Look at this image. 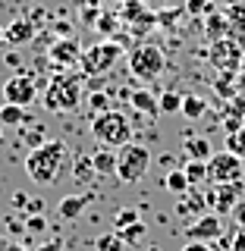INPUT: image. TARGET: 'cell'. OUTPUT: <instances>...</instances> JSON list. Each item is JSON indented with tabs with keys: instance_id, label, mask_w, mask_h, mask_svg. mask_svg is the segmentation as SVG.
<instances>
[{
	"instance_id": "cell-1",
	"label": "cell",
	"mask_w": 245,
	"mask_h": 251,
	"mask_svg": "<svg viewBox=\"0 0 245 251\" xmlns=\"http://www.w3.org/2000/svg\"><path fill=\"white\" fill-rule=\"evenodd\" d=\"M63 160H66V145L51 138V141H44V145L28 151L26 173H28L31 182H38V185H54L63 173Z\"/></svg>"
},
{
	"instance_id": "cell-2",
	"label": "cell",
	"mask_w": 245,
	"mask_h": 251,
	"mask_svg": "<svg viewBox=\"0 0 245 251\" xmlns=\"http://www.w3.org/2000/svg\"><path fill=\"white\" fill-rule=\"evenodd\" d=\"M82 104V75L76 73H60L51 78L44 91V110L51 113H73Z\"/></svg>"
},
{
	"instance_id": "cell-3",
	"label": "cell",
	"mask_w": 245,
	"mask_h": 251,
	"mask_svg": "<svg viewBox=\"0 0 245 251\" xmlns=\"http://www.w3.org/2000/svg\"><path fill=\"white\" fill-rule=\"evenodd\" d=\"M91 135H94V141H98L101 148L120 151L123 145L132 141V123H129L126 113H120V110H107V113H101V116L91 120Z\"/></svg>"
},
{
	"instance_id": "cell-4",
	"label": "cell",
	"mask_w": 245,
	"mask_h": 251,
	"mask_svg": "<svg viewBox=\"0 0 245 251\" xmlns=\"http://www.w3.org/2000/svg\"><path fill=\"white\" fill-rule=\"evenodd\" d=\"M148 167H151V151H148L145 145H123L120 151H116V179L120 182H129L136 185L145 179Z\"/></svg>"
},
{
	"instance_id": "cell-5",
	"label": "cell",
	"mask_w": 245,
	"mask_h": 251,
	"mask_svg": "<svg viewBox=\"0 0 245 251\" xmlns=\"http://www.w3.org/2000/svg\"><path fill=\"white\" fill-rule=\"evenodd\" d=\"M120 57H123V47L116 41H101L94 47H85L82 50V73L85 75H107L120 63Z\"/></svg>"
},
{
	"instance_id": "cell-6",
	"label": "cell",
	"mask_w": 245,
	"mask_h": 251,
	"mask_svg": "<svg viewBox=\"0 0 245 251\" xmlns=\"http://www.w3.org/2000/svg\"><path fill=\"white\" fill-rule=\"evenodd\" d=\"M167 66L163 60V50L157 44H138L136 50L129 53V69L136 78H157Z\"/></svg>"
},
{
	"instance_id": "cell-7",
	"label": "cell",
	"mask_w": 245,
	"mask_h": 251,
	"mask_svg": "<svg viewBox=\"0 0 245 251\" xmlns=\"http://www.w3.org/2000/svg\"><path fill=\"white\" fill-rule=\"evenodd\" d=\"M242 176H245V167H242V160L236 154H230V151L211 154V160H208V182L226 185V182H242Z\"/></svg>"
},
{
	"instance_id": "cell-8",
	"label": "cell",
	"mask_w": 245,
	"mask_h": 251,
	"mask_svg": "<svg viewBox=\"0 0 245 251\" xmlns=\"http://www.w3.org/2000/svg\"><path fill=\"white\" fill-rule=\"evenodd\" d=\"M35 98H38V85H35V78H31V75L16 73V75L6 78V85H3V100H6V104L28 107Z\"/></svg>"
},
{
	"instance_id": "cell-9",
	"label": "cell",
	"mask_w": 245,
	"mask_h": 251,
	"mask_svg": "<svg viewBox=\"0 0 245 251\" xmlns=\"http://www.w3.org/2000/svg\"><path fill=\"white\" fill-rule=\"evenodd\" d=\"M47 60H51L54 66L60 69V73H69L76 63H82V44H79L76 38H60V41L51 44Z\"/></svg>"
},
{
	"instance_id": "cell-10",
	"label": "cell",
	"mask_w": 245,
	"mask_h": 251,
	"mask_svg": "<svg viewBox=\"0 0 245 251\" xmlns=\"http://www.w3.org/2000/svg\"><path fill=\"white\" fill-rule=\"evenodd\" d=\"M220 232H223V223H220V214H201L195 220L192 226L186 229L189 242H204V245H211V242L220 239Z\"/></svg>"
},
{
	"instance_id": "cell-11",
	"label": "cell",
	"mask_w": 245,
	"mask_h": 251,
	"mask_svg": "<svg viewBox=\"0 0 245 251\" xmlns=\"http://www.w3.org/2000/svg\"><path fill=\"white\" fill-rule=\"evenodd\" d=\"M242 192H245V182H226V185H214V192L208 198L217 214H233V207L242 201Z\"/></svg>"
},
{
	"instance_id": "cell-12",
	"label": "cell",
	"mask_w": 245,
	"mask_h": 251,
	"mask_svg": "<svg viewBox=\"0 0 245 251\" xmlns=\"http://www.w3.org/2000/svg\"><path fill=\"white\" fill-rule=\"evenodd\" d=\"M31 35H35V25L31 22H26V19H13L10 25L3 28V38H6V44H28L31 41Z\"/></svg>"
},
{
	"instance_id": "cell-13",
	"label": "cell",
	"mask_w": 245,
	"mask_h": 251,
	"mask_svg": "<svg viewBox=\"0 0 245 251\" xmlns=\"http://www.w3.org/2000/svg\"><path fill=\"white\" fill-rule=\"evenodd\" d=\"M88 201H91V195H66V198H60V217L63 220H79L82 217V210L88 207Z\"/></svg>"
},
{
	"instance_id": "cell-14",
	"label": "cell",
	"mask_w": 245,
	"mask_h": 251,
	"mask_svg": "<svg viewBox=\"0 0 245 251\" xmlns=\"http://www.w3.org/2000/svg\"><path fill=\"white\" fill-rule=\"evenodd\" d=\"M91 167L98 176H113L116 173V151L113 148H101V151L91 154Z\"/></svg>"
},
{
	"instance_id": "cell-15",
	"label": "cell",
	"mask_w": 245,
	"mask_h": 251,
	"mask_svg": "<svg viewBox=\"0 0 245 251\" xmlns=\"http://www.w3.org/2000/svg\"><path fill=\"white\" fill-rule=\"evenodd\" d=\"M183 151H186V160H204L208 163L211 160V141L208 138H201V135H195V138H186V145H183Z\"/></svg>"
},
{
	"instance_id": "cell-16",
	"label": "cell",
	"mask_w": 245,
	"mask_h": 251,
	"mask_svg": "<svg viewBox=\"0 0 245 251\" xmlns=\"http://www.w3.org/2000/svg\"><path fill=\"white\" fill-rule=\"evenodd\" d=\"M129 104L138 110V113H145V116H157L161 113V107H157V98L151 91H145V88H138V91H132L129 94Z\"/></svg>"
},
{
	"instance_id": "cell-17",
	"label": "cell",
	"mask_w": 245,
	"mask_h": 251,
	"mask_svg": "<svg viewBox=\"0 0 245 251\" xmlns=\"http://www.w3.org/2000/svg\"><path fill=\"white\" fill-rule=\"evenodd\" d=\"M183 116L189 120H201L204 113H208V100L198 98V94H183V110H179Z\"/></svg>"
},
{
	"instance_id": "cell-18",
	"label": "cell",
	"mask_w": 245,
	"mask_h": 251,
	"mask_svg": "<svg viewBox=\"0 0 245 251\" xmlns=\"http://www.w3.org/2000/svg\"><path fill=\"white\" fill-rule=\"evenodd\" d=\"M28 120V113H26V107H19V104H0V126H22Z\"/></svg>"
},
{
	"instance_id": "cell-19",
	"label": "cell",
	"mask_w": 245,
	"mask_h": 251,
	"mask_svg": "<svg viewBox=\"0 0 245 251\" xmlns=\"http://www.w3.org/2000/svg\"><path fill=\"white\" fill-rule=\"evenodd\" d=\"M183 173H186V179H189V185H201V182H208V163L204 160H186L183 163Z\"/></svg>"
},
{
	"instance_id": "cell-20",
	"label": "cell",
	"mask_w": 245,
	"mask_h": 251,
	"mask_svg": "<svg viewBox=\"0 0 245 251\" xmlns=\"http://www.w3.org/2000/svg\"><path fill=\"white\" fill-rule=\"evenodd\" d=\"M163 188H167V192H173V195H186L192 185H189V179H186L183 170H170L167 176H163Z\"/></svg>"
},
{
	"instance_id": "cell-21",
	"label": "cell",
	"mask_w": 245,
	"mask_h": 251,
	"mask_svg": "<svg viewBox=\"0 0 245 251\" xmlns=\"http://www.w3.org/2000/svg\"><path fill=\"white\" fill-rule=\"evenodd\" d=\"M226 151L245 163V126H239L236 132H226Z\"/></svg>"
},
{
	"instance_id": "cell-22",
	"label": "cell",
	"mask_w": 245,
	"mask_h": 251,
	"mask_svg": "<svg viewBox=\"0 0 245 251\" xmlns=\"http://www.w3.org/2000/svg\"><path fill=\"white\" fill-rule=\"evenodd\" d=\"M157 107H161V113H179V110H183V94L163 91L161 98H157Z\"/></svg>"
},
{
	"instance_id": "cell-23",
	"label": "cell",
	"mask_w": 245,
	"mask_h": 251,
	"mask_svg": "<svg viewBox=\"0 0 245 251\" xmlns=\"http://www.w3.org/2000/svg\"><path fill=\"white\" fill-rule=\"evenodd\" d=\"M145 232H148V226H145V223L138 220V223L126 226V229H123V232H116V235H120V239L126 242V245H138V242L145 239Z\"/></svg>"
},
{
	"instance_id": "cell-24",
	"label": "cell",
	"mask_w": 245,
	"mask_h": 251,
	"mask_svg": "<svg viewBox=\"0 0 245 251\" xmlns=\"http://www.w3.org/2000/svg\"><path fill=\"white\" fill-rule=\"evenodd\" d=\"M94 248L98 251H123L126 242L116 232H107V235H98V239H94Z\"/></svg>"
},
{
	"instance_id": "cell-25",
	"label": "cell",
	"mask_w": 245,
	"mask_h": 251,
	"mask_svg": "<svg viewBox=\"0 0 245 251\" xmlns=\"http://www.w3.org/2000/svg\"><path fill=\"white\" fill-rule=\"evenodd\" d=\"M76 182H91V179L94 176H98V173H94V167H91V157H79V160H76Z\"/></svg>"
},
{
	"instance_id": "cell-26",
	"label": "cell",
	"mask_w": 245,
	"mask_h": 251,
	"mask_svg": "<svg viewBox=\"0 0 245 251\" xmlns=\"http://www.w3.org/2000/svg\"><path fill=\"white\" fill-rule=\"evenodd\" d=\"M132 223H138V210H132V207L116 210V217H113V232H123L126 226H132Z\"/></svg>"
},
{
	"instance_id": "cell-27",
	"label": "cell",
	"mask_w": 245,
	"mask_h": 251,
	"mask_svg": "<svg viewBox=\"0 0 245 251\" xmlns=\"http://www.w3.org/2000/svg\"><path fill=\"white\" fill-rule=\"evenodd\" d=\"M88 110H91V116L107 113V110H110V98H107L104 91H94L91 98H88Z\"/></svg>"
},
{
	"instance_id": "cell-28",
	"label": "cell",
	"mask_w": 245,
	"mask_h": 251,
	"mask_svg": "<svg viewBox=\"0 0 245 251\" xmlns=\"http://www.w3.org/2000/svg\"><path fill=\"white\" fill-rule=\"evenodd\" d=\"M201 207H204V198H201V195H192L189 201H179L176 204L179 214H192V210H201Z\"/></svg>"
},
{
	"instance_id": "cell-29",
	"label": "cell",
	"mask_w": 245,
	"mask_h": 251,
	"mask_svg": "<svg viewBox=\"0 0 245 251\" xmlns=\"http://www.w3.org/2000/svg\"><path fill=\"white\" fill-rule=\"evenodd\" d=\"M26 229H28L31 235H38V232H44V229H47V220H44V214H35V217H26Z\"/></svg>"
},
{
	"instance_id": "cell-30",
	"label": "cell",
	"mask_w": 245,
	"mask_h": 251,
	"mask_svg": "<svg viewBox=\"0 0 245 251\" xmlns=\"http://www.w3.org/2000/svg\"><path fill=\"white\" fill-rule=\"evenodd\" d=\"M44 210V201L41 198H26V217H35Z\"/></svg>"
},
{
	"instance_id": "cell-31",
	"label": "cell",
	"mask_w": 245,
	"mask_h": 251,
	"mask_svg": "<svg viewBox=\"0 0 245 251\" xmlns=\"http://www.w3.org/2000/svg\"><path fill=\"white\" fill-rule=\"evenodd\" d=\"M201 10H208V0H186V13L198 16Z\"/></svg>"
},
{
	"instance_id": "cell-32",
	"label": "cell",
	"mask_w": 245,
	"mask_h": 251,
	"mask_svg": "<svg viewBox=\"0 0 245 251\" xmlns=\"http://www.w3.org/2000/svg\"><path fill=\"white\" fill-rule=\"evenodd\" d=\"M233 220H236V226H239V229H245V201H239L233 207Z\"/></svg>"
},
{
	"instance_id": "cell-33",
	"label": "cell",
	"mask_w": 245,
	"mask_h": 251,
	"mask_svg": "<svg viewBox=\"0 0 245 251\" xmlns=\"http://www.w3.org/2000/svg\"><path fill=\"white\" fill-rule=\"evenodd\" d=\"M35 251H63V242H60V239H47V242H41Z\"/></svg>"
},
{
	"instance_id": "cell-34",
	"label": "cell",
	"mask_w": 245,
	"mask_h": 251,
	"mask_svg": "<svg viewBox=\"0 0 245 251\" xmlns=\"http://www.w3.org/2000/svg\"><path fill=\"white\" fill-rule=\"evenodd\" d=\"M94 28H98V31H110V28H113V16H101Z\"/></svg>"
},
{
	"instance_id": "cell-35",
	"label": "cell",
	"mask_w": 245,
	"mask_h": 251,
	"mask_svg": "<svg viewBox=\"0 0 245 251\" xmlns=\"http://www.w3.org/2000/svg\"><path fill=\"white\" fill-rule=\"evenodd\" d=\"M233 251H245V229L236 232V239H233Z\"/></svg>"
},
{
	"instance_id": "cell-36",
	"label": "cell",
	"mask_w": 245,
	"mask_h": 251,
	"mask_svg": "<svg viewBox=\"0 0 245 251\" xmlns=\"http://www.w3.org/2000/svg\"><path fill=\"white\" fill-rule=\"evenodd\" d=\"M183 251H214V248H211V245H204V242H189V245H186Z\"/></svg>"
},
{
	"instance_id": "cell-37",
	"label": "cell",
	"mask_w": 245,
	"mask_h": 251,
	"mask_svg": "<svg viewBox=\"0 0 245 251\" xmlns=\"http://www.w3.org/2000/svg\"><path fill=\"white\" fill-rule=\"evenodd\" d=\"M3 251H28V245H16V242H6Z\"/></svg>"
},
{
	"instance_id": "cell-38",
	"label": "cell",
	"mask_w": 245,
	"mask_h": 251,
	"mask_svg": "<svg viewBox=\"0 0 245 251\" xmlns=\"http://www.w3.org/2000/svg\"><path fill=\"white\" fill-rule=\"evenodd\" d=\"M3 41H6V38H3V25H0V47H3Z\"/></svg>"
},
{
	"instance_id": "cell-39",
	"label": "cell",
	"mask_w": 245,
	"mask_h": 251,
	"mask_svg": "<svg viewBox=\"0 0 245 251\" xmlns=\"http://www.w3.org/2000/svg\"><path fill=\"white\" fill-rule=\"evenodd\" d=\"M6 248V242H3V232H0V251H3Z\"/></svg>"
},
{
	"instance_id": "cell-40",
	"label": "cell",
	"mask_w": 245,
	"mask_h": 251,
	"mask_svg": "<svg viewBox=\"0 0 245 251\" xmlns=\"http://www.w3.org/2000/svg\"><path fill=\"white\" fill-rule=\"evenodd\" d=\"M154 3H163V0H154Z\"/></svg>"
},
{
	"instance_id": "cell-41",
	"label": "cell",
	"mask_w": 245,
	"mask_h": 251,
	"mask_svg": "<svg viewBox=\"0 0 245 251\" xmlns=\"http://www.w3.org/2000/svg\"><path fill=\"white\" fill-rule=\"evenodd\" d=\"M0 138H3V129H0Z\"/></svg>"
}]
</instances>
